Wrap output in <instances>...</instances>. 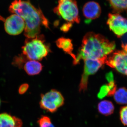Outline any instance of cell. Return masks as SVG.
Returning a JSON list of instances; mask_svg holds the SVG:
<instances>
[{"instance_id":"cell-1","label":"cell","mask_w":127,"mask_h":127,"mask_svg":"<svg viewBox=\"0 0 127 127\" xmlns=\"http://www.w3.org/2000/svg\"><path fill=\"white\" fill-rule=\"evenodd\" d=\"M9 10L21 17L25 21L24 35L28 39L39 35L41 26L49 28V22L40 9L33 5L29 1L15 0L12 2Z\"/></svg>"},{"instance_id":"cell-2","label":"cell","mask_w":127,"mask_h":127,"mask_svg":"<svg viewBox=\"0 0 127 127\" xmlns=\"http://www.w3.org/2000/svg\"><path fill=\"white\" fill-rule=\"evenodd\" d=\"M116 47L114 42L109 41L102 35L89 32L83 39L73 64H78L81 60L106 59Z\"/></svg>"},{"instance_id":"cell-3","label":"cell","mask_w":127,"mask_h":127,"mask_svg":"<svg viewBox=\"0 0 127 127\" xmlns=\"http://www.w3.org/2000/svg\"><path fill=\"white\" fill-rule=\"evenodd\" d=\"M22 52L29 60L40 61L48 55L50 48L46 44L42 35L27 39L22 47Z\"/></svg>"},{"instance_id":"cell-4","label":"cell","mask_w":127,"mask_h":127,"mask_svg":"<svg viewBox=\"0 0 127 127\" xmlns=\"http://www.w3.org/2000/svg\"><path fill=\"white\" fill-rule=\"evenodd\" d=\"M54 12L68 23H79L80 18L76 0H59Z\"/></svg>"},{"instance_id":"cell-5","label":"cell","mask_w":127,"mask_h":127,"mask_svg":"<svg viewBox=\"0 0 127 127\" xmlns=\"http://www.w3.org/2000/svg\"><path fill=\"white\" fill-rule=\"evenodd\" d=\"M40 106L41 109L53 113L64 104V98L61 93L55 89H52L41 95Z\"/></svg>"},{"instance_id":"cell-6","label":"cell","mask_w":127,"mask_h":127,"mask_svg":"<svg viewBox=\"0 0 127 127\" xmlns=\"http://www.w3.org/2000/svg\"><path fill=\"white\" fill-rule=\"evenodd\" d=\"M122 50L116 51L107 58L105 63L127 76V44H122Z\"/></svg>"},{"instance_id":"cell-7","label":"cell","mask_w":127,"mask_h":127,"mask_svg":"<svg viewBox=\"0 0 127 127\" xmlns=\"http://www.w3.org/2000/svg\"><path fill=\"white\" fill-rule=\"evenodd\" d=\"M106 59H86L84 60V70L79 84V92H84L87 91L89 77L96 73L105 63Z\"/></svg>"},{"instance_id":"cell-8","label":"cell","mask_w":127,"mask_h":127,"mask_svg":"<svg viewBox=\"0 0 127 127\" xmlns=\"http://www.w3.org/2000/svg\"><path fill=\"white\" fill-rule=\"evenodd\" d=\"M107 23L110 30L118 37L127 32V19L119 13H109Z\"/></svg>"},{"instance_id":"cell-9","label":"cell","mask_w":127,"mask_h":127,"mask_svg":"<svg viewBox=\"0 0 127 127\" xmlns=\"http://www.w3.org/2000/svg\"><path fill=\"white\" fill-rule=\"evenodd\" d=\"M25 23L23 19L15 14L10 16L4 20L5 31L10 35H16L24 31Z\"/></svg>"},{"instance_id":"cell-10","label":"cell","mask_w":127,"mask_h":127,"mask_svg":"<svg viewBox=\"0 0 127 127\" xmlns=\"http://www.w3.org/2000/svg\"><path fill=\"white\" fill-rule=\"evenodd\" d=\"M82 11L84 17L88 20H92L99 17L101 13V9L98 2L89 1L84 4Z\"/></svg>"},{"instance_id":"cell-11","label":"cell","mask_w":127,"mask_h":127,"mask_svg":"<svg viewBox=\"0 0 127 127\" xmlns=\"http://www.w3.org/2000/svg\"><path fill=\"white\" fill-rule=\"evenodd\" d=\"M22 121L8 114H0V127H21Z\"/></svg>"},{"instance_id":"cell-12","label":"cell","mask_w":127,"mask_h":127,"mask_svg":"<svg viewBox=\"0 0 127 127\" xmlns=\"http://www.w3.org/2000/svg\"><path fill=\"white\" fill-rule=\"evenodd\" d=\"M56 43L58 47L62 49L65 53L71 56L73 59V61L76 60V56L72 53L73 45L71 39L64 37H61L57 40Z\"/></svg>"},{"instance_id":"cell-13","label":"cell","mask_w":127,"mask_h":127,"mask_svg":"<svg viewBox=\"0 0 127 127\" xmlns=\"http://www.w3.org/2000/svg\"><path fill=\"white\" fill-rule=\"evenodd\" d=\"M42 65L38 61L29 60L26 63L24 69L26 72L30 76L39 74L42 70Z\"/></svg>"},{"instance_id":"cell-14","label":"cell","mask_w":127,"mask_h":127,"mask_svg":"<svg viewBox=\"0 0 127 127\" xmlns=\"http://www.w3.org/2000/svg\"><path fill=\"white\" fill-rule=\"evenodd\" d=\"M98 112L105 116H108L113 113L114 106L112 102L108 100H103L97 105Z\"/></svg>"},{"instance_id":"cell-15","label":"cell","mask_w":127,"mask_h":127,"mask_svg":"<svg viewBox=\"0 0 127 127\" xmlns=\"http://www.w3.org/2000/svg\"><path fill=\"white\" fill-rule=\"evenodd\" d=\"M114 13L127 11V0H107Z\"/></svg>"},{"instance_id":"cell-16","label":"cell","mask_w":127,"mask_h":127,"mask_svg":"<svg viewBox=\"0 0 127 127\" xmlns=\"http://www.w3.org/2000/svg\"><path fill=\"white\" fill-rule=\"evenodd\" d=\"M114 98L117 103L119 104H127V89L122 87L117 90Z\"/></svg>"},{"instance_id":"cell-17","label":"cell","mask_w":127,"mask_h":127,"mask_svg":"<svg viewBox=\"0 0 127 127\" xmlns=\"http://www.w3.org/2000/svg\"><path fill=\"white\" fill-rule=\"evenodd\" d=\"M40 127H49L52 125L51 119L45 116H42L37 121Z\"/></svg>"},{"instance_id":"cell-18","label":"cell","mask_w":127,"mask_h":127,"mask_svg":"<svg viewBox=\"0 0 127 127\" xmlns=\"http://www.w3.org/2000/svg\"><path fill=\"white\" fill-rule=\"evenodd\" d=\"M119 114L121 122L124 125L127 127V105L121 108Z\"/></svg>"},{"instance_id":"cell-19","label":"cell","mask_w":127,"mask_h":127,"mask_svg":"<svg viewBox=\"0 0 127 127\" xmlns=\"http://www.w3.org/2000/svg\"><path fill=\"white\" fill-rule=\"evenodd\" d=\"M109 92V88L107 85H104L101 87L99 92L98 93L97 96L99 99H103L106 96H108Z\"/></svg>"},{"instance_id":"cell-20","label":"cell","mask_w":127,"mask_h":127,"mask_svg":"<svg viewBox=\"0 0 127 127\" xmlns=\"http://www.w3.org/2000/svg\"><path fill=\"white\" fill-rule=\"evenodd\" d=\"M29 85L27 84H22L20 87L19 89V93L20 94H25L28 89Z\"/></svg>"},{"instance_id":"cell-21","label":"cell","mask_w":127,"mask_h":127,"mask_svg":"<svg viewBox=\"0 0 127 127\" xmlns=\"http://www.w3.org/2000/svg\"><path fill=\"white\" fill-rule=\"evenodd\" d=\"M71 26V23H68L65 25H63L62 27V31H68L69 28H70Z\"/></svg>"},{"instance_id":"cell-22","label":"cell","mask_w":127,"mask_h":127,"mask_svg":"<svg viewBox=\"0 0 127 127\" xmlns=\"http://www.w3.org/2000/svg\"><path fill=\"white\" fill-rule=\"evenodd\" d=\"M55 127V126H54V125L53 124H52L51 126H50V127Z\"/></svg>"},{"instance_id":"cell-23","label":"cell","mask_w":127,"mask_h":127,"mask_svg":"<svg viewBox=\"0 0 127 127\" xmlns=\"http://www.w3.org/2000/svg\"><path fill=\"white\" fill-rule=\"evenodd\" d=\"M0 104H1V100H0Z\"/></svg>"}]
</instances>
